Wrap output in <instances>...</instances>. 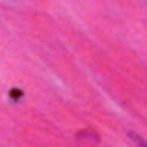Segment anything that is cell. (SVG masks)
<instances>
[{"label": "cell", "instance_id": "6da1fadb", "mask_svg": "<svg viewBox=\"0 0 147 147\" xmlns=\"http://www.w3.org/2000/svg\"><path fill=\"white\" fill-rule=\"evenodd\" d=\"M136 142H138V144H140L142 147H147V142H144L142 138H136Z\"/></svg>", "mask_w": 147, "mask_h": 147}]
</instances>
